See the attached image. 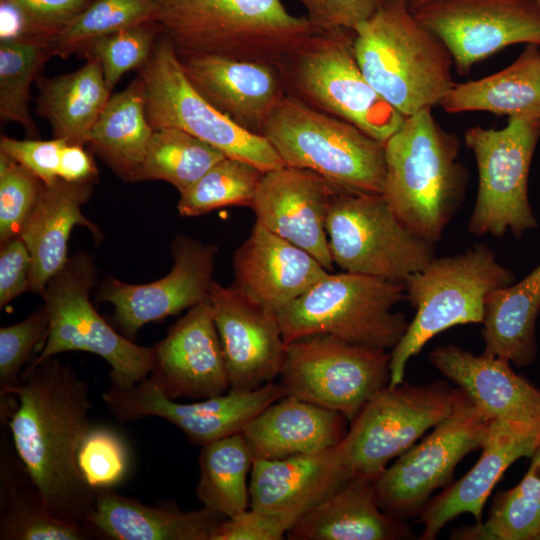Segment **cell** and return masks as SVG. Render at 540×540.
Masks as SVG:
<instances>
[{
    "mask_svg": "<svg viewBox=\"0 0 540 540\" xmlns=\"http://www.w3.org/2000/svg\"><path fill=\"white\" fill-rule=\"evenodd\" d=\"M429 0H406L409 9H413Z\"/></svg>",
    "mask_w": 540,
    "mask_h": 540,
    "instance_id": "obj_52",
    "label": "cell"
},
{
    "mask_svg": "<svg viewBox=\"0 0 540 540\" xmlns=\"http://www.w3.org/2000/svg\"><path fill=\"white\" fill-rule=\"evenodd\" d=\"M291 540H401L413 538L405 521L379 507L375 480L353 477L303 513L286 535Z\"/></svg>",
    "mask_w": 540,
    "mask_h": 540,
    "instance_id": "obj_28",
    "label": "cell"
},
{
    "mask_svg": "<svg viewBox=\"0 0 540 540\" xmlns=\"http://www.w3.org/2000/svg\"><path fill=\"white\" fill-rule=\"evenodd\" d=\"M0 308L28 291L31 255L19 236L0 244Z\"/></svg>",
    "mask_w": 540,
    "mask_h": 540,
    "instance_id": "obj_50",
    "label": "cell"
},
{
    "mask_svg": "<svg viewBox=\"0 0 540 540\" xmlns=\"http://www.w3.org/2000/svg\"><path fill=\"white\" fill-rule=\"evenodd\" d=\"M152 20H158L154 0H90L49 47L53 57L67 58L95 38Z\"/></svg>",
    "mask_w": 540,
    "mask_h": 540,
    "instance_id": "obj_40",
    "label": "cell"
},
{
    "mask_svg": "<svg viewBox=\"0 0 540 540\" xmlns=\"http://www.w3.org/2000/svg\"><path fill=\"white\" fill-rule=\"evenodd\" d=\"M406 299L403 283L350 273H329L276 315L285 343L311 334L393 349L409 321L393 308Z\"/></svg>",
    "mask_w": 540,
    "mask_h": 540,
    "instance_id": "obj_8",
    "label": "cell"
},
{
    "mask_svg": "<svg viewBox=\"0 0 540 540\" xmlns=\"http://www.w3.org/2000/svg\"><path fill=\"white\" fill-rule=\"evenodd\" d=\"M23 19L29 38L50 41L59 34L90 0H0Z\"/></svg>",
    "mask_w": 540,
    "mask_h": 540,
    "instance_id": "obj_46",
    "label": "cell"
},
{
    "mask_svg": "<svg viewBox=\"0 0 540 540\" xmlns=\"http://www.w3.org/2000/svg\"><path fill=\"white\" fill-rule=\"evenodd\" d=\"M35 113L46 119L53 138L87 145L91 130L111 96L98 61L53 78L38 75Z\"/></svg>",
    "mask_w": 540,
    "mask_h": 540,
    "instance_id": "obj_34",
    "label": "cell"
},
{
    "mask_svg": "<svg viewBox=\"0 0 540 540\" xmlns=\"http://www.w3.org/2000/svg\"><path fill=\"white\" fill-rule=\"evenodd\" d=\"M250 473L251 508L298 518L350 479L340 443L282 459L254 458Z\"/></svg>",
    "mask_w": 540,
    "mask_h": 540,
    "instance_id": "obj_26",
    "label": "cell"
},
{
    "mask_svg": "<svg viewBox=\"0 0 540 540\" xmlns=\"http://www.w3.org/2000/svg\"><path fill=\"white\" fill-rule=\"evenodd\" d=\"M225 157L210 144L182 130L155 129L139 181H165L180 194Z\"/></svg>",
    "mask_w": 540,
    "mask_h": 540,
    "instance_id": "obj_38",
    "label": "cell"
},
{
    "mask_svg": "<svg viewBox=\"0 0 540 540\" xmlns=\"http://www.w3.org/2000/svg\"><path fill=\"white\" fill-rule=\"evenodd\" d=\"M95 182H68L62 179L43 183L37 203L20 237L31 255L28 291L42 296L50 279L67 263L68 242L75 226L86 227L96 240L99 228L82 213Z\"/></svg>",
    "mask_w": 540,
    "mask_h": 540,
    "instance_id": "obj_27",
    "label": "cell"
},
{
    "mask_svg": "<svg viewBox=\"0 0 540 540\" xmlns=\"http://www.w3.org/2000/svg\"><path fill=\"white\" fill-rule=\"evenodd\" d=\"M540 139V120L508 118L501 129L474 126L464 141L475 157L478 186L468 231L476 236L521 238L538 227L529 200V173Z\"/></svg>",
    "mask_w": 540,
    "mask_h": 540,
    "instance_id": "obj_10",
    "label": "cell"
},
{
    "mask_svg": "<svg viewBox=\"0 0 540 540\" xmlns=\"http://www.w3.org/2000/svg\"><path fill=\"white\" fill-rule=\"evenodd\" d=\"M447 113L484 111L540 120V46L527 44L504 69L459 83L439 104Z\"/></svg>",
    "mask_w": 540,
    "mask_h": 540,
    "instance_id": "obj_32",
    "label": "cell"
},
{
    "mask_svg": "<svg viewBox=\"0 0 540 540\" xmlns=\"http://www.w3.org/2000/svg\"><path fill=\"white\" fill-rule=\"evenodd\" d=\"M233 272L229 287L273 313L331 273L311 254L257 223L234 252Z\"/></svg>",
    "mask_w": 540,
    "mask_h": 540,
    "instance_id": "obj_22",
    "label": "cell"
},
{
    "mask_svg": "<svg viewBox=\"0 0 540 540\" xmlns=\"http://www.w3.org/2000/svg\"><path fill=\"white\" fill-rule=\"evenodd\" d=\"M51 57L48 41L0 40V119L22 126L30 138L39 137L29 111L30 87Z\"/></svg>",
    "mask_w": 540,
    "mask_h": 540,
    "instance_id": "obj_39",
    "label": "cell"
},
{
    "mask_svg": "<svg viewBox=\"0 0 540 540\" xmlns=\"http://www.w3.org/2000/svg\"><path fill=\"white\" fill-rule=\"evenodd\" d=\"M42 186L37 176L0 152V244L21 235Z\"/></svg>",
    "mask_w": 540,
    "mask_h": 540,
    "instance_id": "obj_43",
    "label": "cell"
},
{
    "mask_svg": "<svg viewBox=\"0 0 540 540\" xmlns=\"http://www.w3.org/2000/svg\"><path fill=\"white\" fill-rule=\"evenodd\" d=\"M307 18L319 30L345 28L355 31L378 10L383 0H298Z\"/></svg>",
    "mask_w": 540,
    "mask_h": 540,
    "instance_id": "obj_49",
    "label": "cell"
},
{
    "mask_svg": "<svg viewBox=\"0 0 540 540\" xmlns=\"http://www.w3.org/2000/svg\"><path fill=\"white\" fill-rule=\"evenodd\" d=\"M178 57L218 56L277 66L318 31L281 0H154Z\"/></svg>",
    "mask_w": 540,
    "mask_h": 540,
    "instance_id": "obj_3",
    "label": "cell"
},
{
    "mask_svg": "<svg viewBox=\"0 0 540 540\" xmlns=\"http://www.w3.org/2000/svg\"><path fill=\"white\" fill-rule=\"evenodd\" d=\"M287 395L281 383L248 391L228 392L191 403L168 398L148 378L129 389L112 387L102 394L107 409L120 421L158 417L178 427L193 445L241 433L245 425Z\"/></svg>",
    "mask_w": 540,
    "mask_h": 540,
    "instance_id": "obj_17",
    "label": "cell"
},
{
    "mask_svg": "<svg viewBox=\"0 0 540 540\" xmlns=\"http://www.w3.org/2000/svg\"><path fill=\"white\" fill-rule=\"evenodd\" d=\"M347 418L308 401L286 395L242 430L253 459H282L336 446L345 437Z\"/></svg>",
    "mask_w": 540,
    "mask_h": 540,
    "instance_id": "obj_29",
    "label": "cell"
},
{
    "mask_svg": "<svg viewBox=\"0 0 540 540\" xmlns=\"http://www.w3.org/2000/svg\"><path fill=\"white\" fill-rule=\"evenodd\" d=\"M326 233L333 263L345 272L403 283L436 257L434 243L409 230L379 194L337 191Z\"/></svg>",
    "mask_w": 540,
    "mask_h": 540,
    "instance_id": "obj_11",
    "label": "cell"
},
{
    "mask_svg": "<svg viewBox=\"0 0 540 540\" xmlns=\"http://www.w3.org/2000/svg\"><path fill=\"white\" fill-rule=\"evenodd\" d=\"M431 110L406 117L384 142L382 196L409 230L435 244L463 206L468 170L458 160V137Z\"/></svg>",
    "mask_w": 540,
    "mask_h": 540,
    "instance_id": "obj_2",
    "label": "cell"
},
{
    "mask_svg": "<svg viewBox=\"0 0 540 540\" xmlns=\"http://www.w3.org/2000/svg\"><path fill=\"white\" fill-rule=\"evenodd\" d=\"M354 31H318L276 67L285 92L385 142L403 117L366 80L355 56Z\"/></svg>",
    "mask_w": 540,
    "mask_h": 540,
    "instance_id": "obj_7",
    "label": "cell"
},
{
    "mask_svg": "<svg viewBox=\"0 0 540 540\" xmlns=\"http://www.w3.org/2000/svg\"><path fill=\"white\" fill-rule=\"evenodd\" d=\"M67 141L53 138L19 140L6 135L0 138V152L15 160L43 183L59 179L62 153Z\"/></svg>",
    "mask_w": 540,
    "mask_h": 540,
    "instance_id": "obj_48",
    "label": "cell"
},
{
    "mask_svg": "<svg viewBox=\"0 0 540 540\" xmlns=\"http://www.w3.org/2000/svg\"><path fill=\"white\" fill-rule=\"evenodd\" d=\"M2 432L0 456L1 540H86L94 530L60 521L45 511L15 449Z\"/></svg>",
    "mask_w": 540,
    "mask_h": 540,
    "instance_id": "obj_35",
    "label": "cell"
},
{
    "mask_svg": "<svg viewBox=\"0 0 540 540\" xmlns=\"http://www.w3.org/2000/svg\"><path fill=\"white\" fill-rule=\"evenodd\" d=\"M354 33L366 80L403 117L439 105L455 85L449 50L414 18L406 0H383Z\"/></svg>",
    "mask_w": 540,
    "mask_h": 540,
    "instance_id": "obj_4",
    "label": "cell"
},
{
    "mask_svg": "<svg viewBox=\"0 0 540 540\" xmlns=\"http://www.w3.org/2000/svg\"><path fill=\"white\" fill-rule=\"evenodd\" d=\"M210 302L230 390L260 388L280 375L286 343L276 313L213 281Z\"/></svg>",
    "mask_w": 540,
    "mask_h": 540,
    "instance_id": "obj_21",
    "label": "cell"
},
{
    "mask_svg": "<svg viewBox=\"0 0 540 540\" xmlns=\"http://www.w3.org/2000/svg\"><path fill=\"white\" fill-rule=\"evenodd\" d=\"M49 313L45 305L24 320L0 329V395L12 396L20 384V370L35 346L46 339Z\"/></svg>",
    "mask_w": 540,
    "mask_h": 540,
    "instance_id": "obj_45",
    "label": "cell"
},
{
    "mask_svg": "<svg viewBox=\"0 0 540 540\" xmlns=\"http://www.w3.org/2000/svg\"><path fill=\"white\" fill-rule=\"evenodd\" d=\"M538 2L540 3V0H538Z\"/></svg>",
    "mask_w": 540,
    "mask_h": 540,
    "instance_id": "obj_53",
    "label": "cell"
},
{
    "mask_svg": "<svg viewBox=\"0 0 540 540\" xmlns=\"http://www.w3.org/2000/svg\"><path fill=\"white\" fill-rule=\"evenodd\" d=\"M148 379L173 400H203L230 390L210 298L188 309L153 346Z\"/></svg>",
    "mask_w": 540,
    "mask_h": 540,
    "instance_id": "obj_20",
    "label": "cell"
},
{
    "mask_svg": "<svg viewBox=\"0 0 540 540\" xmlns=\"http://www.w3.org/2000/svg\"><path fill=\"white\" fill-rule=\"evenodd\" d=\"M410 11L443 42L461 75L508 46H540L538 0H429Z\"/></svg>",
    "mask_w": 540,
    "mask_h": 540,
    "instance_id": "obj_16",
    "label": "cell"
},
{
    "mask_svg": "<svg viewBox=\"0 0 540 540\" xmlns=\"http://www.w3.org/2000/svg\"><path fill=\"white\" fill-rule=\"evenodd\" d=\"M174 260L170 272L146 284H129L107 277L99 285L97 299L114 308L113 320L127 336L144 325L190 309L210 296L218 247L178 235L171 245Z\"/></svg>",
    "mask_w": 540,
    "mask_h": 540,
    "instance_id": "obj_18",
    "label": "cell"
},
{
    "mask_svg": "<svg viewBox=\"0 0 540 540\" xmlns=\"http://www.w3.org/2000/svg\"><path fill=\"white\" fill-rule=\"evenodd\" d=\"M540 264L519 282L491 292L482 321L483 354L524 368L537 356Z\"/></svg>",
    "mask_w": 540,
    "mask_h": 540,
    "instance_id": "obj_33",
    "label": "cell"
},
{
    "mask_svg": "<svg viewBox=\"0 0 540 540\" xmlns=\"http://www.w3.org/2000/svg\"><path fill=\"white\" fill-rule=\"evenodd\" d=\"M540 444V430L492 420L482 453L462 478L430 499L419 514L421 540H433L455 517L468 513L482 522L484 505L507 468L518 459L530 458Z\"/></svg>",
    "mask_w": 540,
    "mask_h": 540,
    "instance_id": "obj_24",
    "label": "cell"
},
{
    "mask_svg": "<svg viewBox=\"0 0 540 540\" xmlns=\"http://www.w3.org/2000/svg\"><path fill=\"white\" fill-rule=\"evenodd\" d=\"M521 481L493 500L486 521L457 529L451 539L540 540V444Z\"/></svg>",
    "mask_w": 540,
    "mask_h": 540,
    "instance_id": "obj_37",
    "label": "cell"
},
{
    "mask_svg": "<svg viewBox=\"0 0 540 540\" xmlns=\"http://www.w3.org/2000/svg\"><path fill=\"white\" fill-rule=\"evenodd\" d=\"M516 281L513 271L487 243L435 257L404 282L406 299L415 316L391 351L390 386L404 382L408 361L437 334L464 324H481L488 295Z\"/></svg>",
    "mask_w": 540,
    "mask_h": 540,
    "instance_id": "obj_5",
    "label": "cell"
},
{
    "mask_svg": "<svg viewBox=\"0 0 540 540\" xmlns=\"http://www.w3.org/2000/svg\"><path fill=\"white\" fill-rule=\"evenodd\" d=\"M162 34L160 22L152 20L95 38L84 44L77 54L99 62L112 92L125 73L137 70L147 61Z\"/></svg>",
    "mask_w": 540,
    "mask_h": 540,
    "instance_id": "obj_42",
    "label": "cell"
},
{
    "mask_svg": "<svg viewBox=\"0 0 540 540\" xmlns=\"http://www.w3.org/2000/svg\"><path fill=\"white\" fill-rule=\"evenodd\" d=\"M12 396L13 401L1 402V419L43 508L60 521L88 527L98 490L78 465L80 446L92 427L87 382L52 357L28 366Z\"/></svg>",
    "mask_w": 540,
    "mask_h": 540,
    "instance_id": "obj_1",
    "label": "cell"
},
{
    "mask_svg": "<svg viewBox=\"0 0 540 540\" xmlns=\"http://www.w3.org/2000/svg\"><path fill=\"white\" fill-rule=\"evenodd\" d=\"M146 113V91L138 75L122 91L111 94L87 145L123 181L139 182L154 133Z\"/></svg>",
    "mask_w": 540,
    "mask_h": 540,
    "instance_id": "obj_31",
    "label": "cell"
},
{
    "mask_svg": "<svg viewBox=\"0 0 540 540\" xmlns=\"http://www.w3.org/2000/svg\"><path fill=\"white\" fill-rule=\"evenodd\" d=\"M225 518L205 507L183 511L172 505L149 506L100 489L87 526L113 540H213Z\"/></svg>",
    "mask_w": 540,
    "mask_h": 540,
    "instance_id": "obj_30",
    "label": "cell"
},
{
    "mask_svg": "<svg viewBox=\"0 0 540 540\" xmlns=\"http://www.w3.org/2000/svg\"><path fill=\"white\" fill-rule=\"evenodd\" d=\"M463 397L462 390L445 381L425 385L402 382L378 391L340 442L348 476L376 480L390 460L447 418Z\"/></svg>",
    "mask_w": 540,
    "mask_h": 540,
    "instance_id": "obj_12",
    "label": "cell"
},
{
    "mask_svg": "<svg viewBox=\"0 0 540 540\" xmlns=\"http://www.w3.org/2000/svg\"><path fill=\"white\" fill-rule=\"evenodd\" d=\"M85 145L66 142L61 159L59 179L68 182L98 181V169L92 152Z\"/></svg>",
    "mask_w": 540,
    "mask_h": 540,
    "instance_id": "obj_51",
    "label": "cell"
},
{
    "mask_svg": "<svg viewBox=\"0 0 540 540\" xmlns=\"http://www.w3.org/2000/svg\"><path fill=\"white\" fill-rule=\"evenodd\" d=\"M196 494L203 507L225 517L248 509L247 475L253 456L242 433L212 441L199 454Z\"/></svg>",
    "mask_w": 540,
    "mask_h": 540,
    "instance_id": "obj_36",
    "label": "cell"
},
{
    "mask_svg": "<svg viewBox=\"0 0 540 540\" xmlns=\"http://www.w3.org/2000/svg\"><path fill=\"white\" fill-rule=\"evenodd\" d=\"M429 362L491 419L540 430V390L509 361L449 344L433 349Z\"/></svg>",
    "mask_w": 540,
    "mask_h": 540,
    "instance_id": "obj_25",
    "label": "cell"
},
{
    "mask_svg": "<svg viewBox=\"0 0 540 540\" xmlns=\"http://www.w3.org/2000/svg\"><path fill=\"white\" fill-rule=\"evenodd\" d=\"M261 135L286 166L313 171L340 191L382 195L384 142L347 121L286 94L269 114Z\"/></svg>",
    "mask_w": 540,
    "mask_h": 540,
    "instance_id": "obj_6",
    "label": "cell"
},
{
    "mask_svg": "<svg viewBox=\"0 0 540 540\" xmlns=\"http://www.w3.org/2000/svg\"><path fill=\"white\" fill-rule=\"evenodd\" d=\"M137 71L145 84L146 113L154 129L182 130L262 172L285 166L264 136L237 126L193 87L164 33Z\"/></svg>",
    "mask_w": 540,
    "mask_h": 540,
    "instance_id": "obj_13",
    "label": "cell"
},
{
    "mask_svg": "<svg viewBox=\"0 0 540 540\" xmlns=\"http://www.w3.org/2000/svg\"><path fill=\"white\" fill-rule=\"evenodd\" d=\"M262 174L250 163L225 157L179 194L178 212L195 217L225 206L250 207Z\"/></svg>",
    "mask_w": 540,
    "mask_h": 540,
    "instance_id": "obj_41",
    "label": "cell"
},
{
    "mask_svg": "<svg viewBox=\"0 0 540 540\" xmlns=\"http://www.w3.org/2000/svg\"><path fill=\"white\" fill-rule=\"evenodd\" d=\"M297 516L255 508L225 518L213 540H281Z\"/></svg>",
    "mask_w": 540,
    "mask_h": 540,
    "instance_id": "obj_47",
    "label": "cell"
},
{
    "mask_svg": "<svg viewBox=\"0 0 540 540\" xmlns=\"http://www.w3.org/2000/svg\"><path fill=\"white\" fill-rule=\"evenodd\" d=\"M391 352L311 334L286 343L280 383L287 395L343 414L351 423L390 382Z\"/></svg>",
    "mask_w": 540,
    "mask_h": 540,
    "instance_id": "obj_14",
    "label": "cell"
},
{
    "mask_svg": "<svg viewBox=\"0 0 540 540\" xmlns=\"http://www.w3.org/2000/svg\"><path fill=\"white\" fill-rule=\"evenodd\" d=\"M340 191L319 174L283 166L263 172L250 208L255 223L311 254L334 270L326 219L332 196Z\"/></svg>",
    "mask_w": 540,
    "mask_h": 540,
    "instance_id": "obj_19",
    "label": "cell"
},
{
    "mask_svg": "<svg viewBox=\"0 0 540 540\" xmlns=\"http://www.w3.org/2000/svg\"><path fill=\"white\" fill-rule=\"evenodd\" d=\"M94 258L79 251L47 284L42 295L49 313V329L39 355L29 366L57 354L89 352L110 366L112 387L129 389L148 378L153 346H140L118 333L94 308L90 292L97 285Z\"/></svg>",
    "mask_w": 540,
    "mask_h": 540,
    "instance_id": "obj_9",
    "label": "cell"
},
{
    "mask_svg": "<svg viewBox=\"0 0 540 540\" xmlns=\"http://www.w3.org/2000/svg\"><path fill=\"white\" fill-rule=\"evenodd\" d=\"M492 420L464 393L447 418L375 480L382 511L405 522L419 516L432 493L450 484L458 463L482 448Z\"/></svg>",
    "mask_w": 540,
    "mask_h": 540,
    "instance_id": "obj_15",
    "label": "cell"
},
{
    "mask_svg": "<svg viewBox=\"0 0 540 540\" xmlns=\"http://www.w3.org/2000/svg\"><path fill=\"white\" fill-rule=\"evenodd\" d=\"M193 87L240 128L261 135L265 122L286 95L276 66L218 56L179 57Z\"/></svg>",
    "mask_w": 540,
    "mask_h": 540,
    "instance_id": "obj_23",
    "label": "cell"
},
{
    "mask_svg": "<svg viewBox=\"0 0 540 540\" xmlns=\"http://www.w3.org/2000/svg\"><path fill=\"white\" fill-rule=\"evenodd\" d=\"M129 452L124 440L113 430L91 427L79 452V469L95 490L110 489L120 483L129 468Z\"/></svg>",
    "mask_w": 540,
    "mask_h": 540,
    "instance_id": "obj_44",
    "label": "cell"
}]
</instances>
